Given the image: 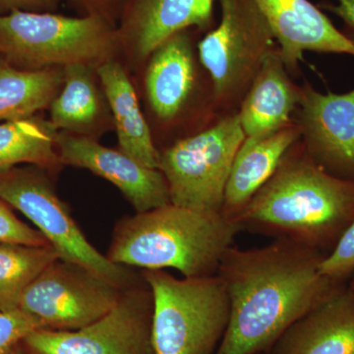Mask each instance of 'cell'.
<instances>
[{
	"label": "cell",
	"mask_w": 354,
	"mask_h": 354,
	"mask_svg": "<svg viewBox=\"0 0 354 354\" xmlns=\"http://www.w3.org/2000/svg\"><path fill=\"white\" fill-rule=\"evenodd\" d=\"M57 259L50 245L0 243V311L18 308L25 290Z\"/></svg>",
	"instance_id": "cell-23"
},
{
	"label": "cell",
	"mask_w": 354,
	"mask_h": 354,
	"mask_svg": "<svg viewBox=\"0 0 354 354\" xmlns=\"http://www.w3.org/2000/svg\"><path fill=\"white\" fill-rule=\"evenodd\" d=\"M220 24L199 44L220 108L241 104L276 39L253 0H220Z\"/></svg>",
	"instance_id": "cell-8"
},
{
	"label": "cell",
	"mask_w": 354,
	"mask_h": 354,
	"mask_svg": "<svg viewBox=\"0 0 354 354\" xmlns=\"http://www.w3.org/2000/svg\"><path fill=\"white\" fill-rule=\"evenodd\" d=\"M153 298V354H215L230 322V305L218 274L176 278L145 269Z\"/></svg>",
	"instance_id": "cell-4"
},
{
	"label": "cell",
	"mask_w": 354,
	"mask_h": 354,
	"mask_svg": "<svg viewBox=\"0 0 354 354\" xmlns=\"http://www.w3.org/2000/svg\"><path fill=\"white\" fill-rule=\"evenodd\" d=\"M124 290L83 266L59 258L25 290L18 308L41 321L44 329L78 330L111 311Z\"/></svg>",
	"instance_id": "cell-10"
},
{
	"label": "cell",
	"mask_w": 354,
	"mask_h": 354,
	"mask_svg": "<svg viewBox=\"0 0 354 354\" xmlns=\"http://www.w3.org/2000/svg\"><path fill=\"white\" fill-rule=\"evenodd\" d=\"M245 140L237 113L160 151L171 203L221 213L234 158Z\"/></svg>",
	"instance_id": "cell-7"
},
{
	"label": "cell",
	"mask_w": 354,
	"mask_h": 354,
	"mask_svg": "<svg viewBox=\"0 0 354 354\" xmlns=\"http://www.w3.org/2000/svg\"><path fill=\"white\" fill-rule=\"evenodd\" d=\"M51 0H0V4L4 6L12 7L20 10V7L38 6L48 3Z\"/></svg>",
	"instance_id": "cell-28"
},
{
	"label": "cell",
	"mask_w": 354,
	"mask_h": 354,
	"mask_svg": "<svg viewBox=\"0 0 354 354\" xmlns=\"http://www.w3.org/2000/svg\"><path fill=\"white\" fill-rule=\"evenodd\" d=\"M326 255L286 241L228 248L216 274L230 299V322L215 354L271 351L293 323L341 290L346 283L319 270Z\"/></svg>",
	"instance_id": "cell-1"
},
{
	"label": "cell",
	"mask_w": 354,
	"mask_h": 354,
	"mask_svg": "<svg viewBox=\"0 0 354 354\" xmlns=\"http://www.w3.org/2000/svg\"><path fill=\"white\" fill-rule=\"evenodd\" d=\"M215 0H140L134 13L133 48L141 59L178 32L211 22Z\"/></svg>",
	"instance_id": "cell-19"
},
{
	"label": "cell",
	"mask_w": 354,
	"mask_h": 354,
	"mask_svg": "<svg viewBox=\"0 0 354 354\" xmlns=\"http://www.w3.org/2000/svg\"><path fill=\"white\" fill-rule=\"evenodd\" d=\"M295 113L312 160L332 176L354 180V88L323 94L305 83Z\"/></svg>",
	"instance_id": "cell-11"
},
{
	"label": "cell",
	"mask_w": 354,
	"mask_h": 354,
	"mask_svg": "<svg viewBox=\"0 0 354 354\" xmlns=\"http://www.w3.org/2000/svg\"><path fill=\"white\" fill-rule=\"evenodd\" d=\"M64 71V88L50 104V123L57 130L85 131L99 115V93L88 65H67Z\"/></svg>",
	"instance_id": "cell-22"
},
{
	"label": "cell",
	"mask_w": 354,
	"mask_h": 354,
	"mask_svg": "<svg viewBox=\"0 0 354 354\" xmlns=\"http://www.w3.org/2000/svg\"><path fill=\"white\" fill-rule=\"evenodd\" d=\"M0 200L36 225L60 259L83 266L122 288L142 281L127 266L114 264L86 239L48 176L36 167L0 169Z\"/></svg>",
	"instance_id": "cell-6"
},
{
	"label": "cell",
	"mask_w": 354,
	"mask_h": 354,
	"mask_svg": "<svg viewBox=\"0 0 354 354\" xmlns=\"http://www.w3.org/2000/svg\"><path fill=\"white\" fill-rule=\"evenodd\" d=\"M278 46L269 53L237 111L245 138H260L293 122L300 87L291 81Z\"/></svg>",
	"instance_id": "cell-15"
},
{
	"label": "cell",
	"mask_w": 354,
	"mask_h": 354,
	"mask_svg": "<svg viewBox=\"0 0 354 354\" xmlns=\"http://www.w3.org/2000/svg\"><path fill=\"white\" fill-rule=\"evenodd\" d=\"M278 43L288 72L297 71L305 51L354 57V44L308 0H253Z\"/></svg>",
	"instance_id": "cell-13"
},
{
	"label": "cell",
	"mask_w": 354,
	"mask_h": 354,
	"mask_svg": "<svg viewBox=\"0 0 354 354\" xmlns=\"http://www.w3.org/2000/svg\"><path fill=\"white\" fill-rule=\"evenodd\" d=\"M113 46L111 32L97 16L70 18L17 9L0 15V53L18 68L88 66L106 59Z\"/></svg>",
	"instance_id": "cell-5"
},
{
	"label": "cell",
	"mask_w": 354,
	"mask_h": 354,
	"mask_svg": "<svg viewBox=\"0 0 354 354\" xmlns=\"http://www.w3.org/2000/svg\"><path fill=\"white\" fill-rule=\"evenodd\" d=\"M349 288H351V290H353L354 291V274H353V276L351 277V283H349Z\"/></svg>",
	"instance_id": "cell-30"
},
{
	"label": "cell",
	"mask_w": 354,
	"mask_h": 354,
	"mask_svg": "<svg viewBox=\"0 0 354 354\" xmlns=\"http://www.w3.org/2000/svg\"><path fill=\"white\" fill-rule=\"evenodd\" d=\"M272 354H354V291L348 286L281 335Z\"/></svg>",
	"instance_id": "cell-14"
},
{
	"label": "cell",
	"mask_w": 354,
	"mask_h": 354,
	"mask_svg": "<svg viewBox=\"0 0 354 354\" xmlns=\"http://www.w3.org/2000/svg\"><path fill=\"white\" fill-rule=\"evenodd\" d=\"M97 75L113 111L120 150L140 164L158 169L160 151L124 69L118 62L108 60L100 65Z\"/></svg>",
	"instance_id": "cell-18"
},
{
	"label": "cell",
	"mask_w": 354,
	"mask_h": 354,
	"mask_svg": "<svg viewBox=\"0 0 354 354\" xmlns=\"http://www.w3.org/2000/svg\"><path fill=\"white\" fill-rule=\"evenodd\" d=\"M318 7L335 14L344 22L342 32L354 44V0H335V3L324 2Z\"/></svg>",
	"instance_id": "cell-27"
},
{
	"label": "cell",
	"mask_w": 354,
	"mask_h": 354,
	"mask_svg": "<svg viewBox=\"0 0 354 354\" xmlns=\"http://www.w3.org/2000/svg\"><path fill=\"white\" fill-rule=\"evenodd\" d=\"M239 232L221 213L169 203L118 221L106 256L142 270L171 268L185 278L213 276Z\"/></svg>",
	"instance_id": "cell-3"
},
{
	"label": "cell",
	"mask_w": 354,
	"mask_h": 354,
	"mask_svg": "<svg viewBox=\"0 0 354 354\" xmlns=\"http://www.w3.org/2000/svg\"><path fill=\"white\" fill-rule=\"evenodd\" d=\"M354 220V180L317 165L301 141L234 218L241 232L327 254Z\"/></svg>",
	"instance_id": "cell-2"
},
{
	"label": "cell",
	"mask_w": 354,
	"mask_h": 354,
	"mask_svg": "<svg viewBox=\"0 0 354 354\" xmlns=\"http://www.w3.org/2000/svg\"><path fill=\"white\" fill-rule=\"evenodd\" d=\"M293 121L288 127L260 138H245L234 158L221 214L234 221L263 187L291 147L300 140Z\"/></svg>",
	"instance_id": "cell-17"
},
{
	"label": "cell",
	"mask_w": 354,
	"mask_h": 354,
	"mask_svg": "<svg viewBox=\"0 0 354 354\" xmlns=\"http://www.w3.org/2000/svg\"><path fill=\"white\" fill-rule=\"evenodd\" d=\"M153 298L142 279L102 318L81 329H39L24 339L35 354H153Z\"/></svg>",
	"instance_id": "cell-9"
},
{
	"label": "cell",
	"mask_w": 354,
	"mask_h": 354,
	"mask_svg": "<svg viewBox=\"0 0 354 354\" xmlns=\"http://www.w3.org/2000/svg\"><path fill=\"white\" fill-rule=\"evenodd\" d=\"M60 164L82 167L114 184L136 213L171 203L169 185L160 169L140 164L121 150H113L86 136L57 134Z\"/></svg>",
	"instance_id": "cell-12"
},
{
	"label": "cell",
	"mask_w": 354,
	"mask_h": 354,
	"mask_svg": "<svg viewBox=\"0 0 354 354\" xmlns=\"http://www.w3.org/2000/svg\"><path fill=\"white\" fill-rule=\"evenodd\" d=\"M39 329H44L41 321L20 308L0 311V354L18 346Z\"/></svg>",
	"instance_id": "cell-25"
},
{
	"label": "cell",
	"mask_w": 354,
	"mask_h": 354,
	"mask_svg": "<svg viewBox=\"0 0 354 354\" xmlns=\"http://www.w3.org/2000/svg\"><path fill=\"white\" fill-rule=\"evenodd\" d=\"M0 243L50 245L46 237L38 230H35L19 220L2 200H0Z\"/></svg>",
	"instance_id": "cell-26"
},
{
	"label": "cell",
	"mask_w": 354,
	"mask_h": 354,
	"mask_svg": "<svg viewBox=\"0 0 354 354\" xmlns=\"http://www.w3.org/2000/svg\"><path fill=\"white\" fill-rule=\"evenodd\" d=\"M4 354H23L22 351H20L19 348H17V346H14L13 348H11L10 351H7V353Z\"/></svg>",
	"instance_id": "cell-29"
},
{
	"label": "cell",
	"mask_w": 354,
	"mask_h": 354,
	"mask_svg": "<svg viewBox=\"0 0 354 354\" xmlns=\"http://www.w3.org/2000/svg\"><path fill=\"white\" fill-rule=\"evenodd\" d=\"M321 274L337 283H346L354 274V220L344 230L333 250L319 266Z\"/></svg>",
	"instance_id": "cell-24"
},
{
	"label": "cell",
	"mask_w": 354,
	"mask_h": 354,
	"mask_svg": "<svg viewBox=\"0 0 354 354\" xmlns=\"http://www.w3.org/2000/svg\"><path fill=\"white\" fill-rule=\"evenodd\" d=\"M196 84L192 44L185 31L180 32L153 50L147 68V97L158 120H176L189 104Z\"/></svg>",
	"instance_id": "cell-16"
},
{
	"label": "cell",
	"mask_w": 354,
	"mask_h": 354,
	"mask_svg": "<svg viewBox=\"0 0 354 354\" xmlns=\"http://www.w3.org/2000/svg\"><path fill=\"white\" fill-rule=\"evenodd\" d=\"M57 130L38 118L0 122V169L19 165L55 167L60 164Z\"/></svg>",
	"instance_id": "cell-21"
},
{
	"label": "cell",
	"mask_w": 354,
	"mask_h": 354,
	"mask_svg": "<svg viewBox=\"0 0 354 354\" xmlns=\"http://www.w3.org/2000/svg\"><path fill=\"white\" fill-rule=\"evenodd\" d=\"M64 80V71L53 67L26 70L0 64V122L31 118L50 106Z\"/></svg>",
	"instance_id": "cell-20"
}]
</instances>
